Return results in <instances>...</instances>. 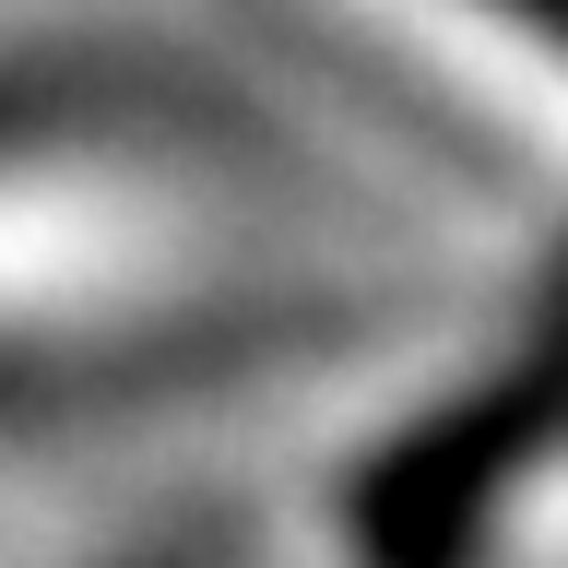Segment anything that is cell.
I'll list each match as a JSON object with an SVG mask.
<instances>
[{"instance_id":"cell-1","label":"cell","mask_w":568,"mask_h":568,"mask_svg":"<svg viewBox=\"0 0 568 568\" xmlns=\"http://www.w3.org/2000/svg\"><path fill=\"white\" fill-rule=\"evenodd\" d=\"M486 12H497L509 36H532L545 60H568V0H486Z\"/></svg>"}]
</instances>
